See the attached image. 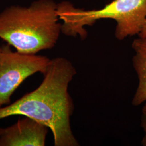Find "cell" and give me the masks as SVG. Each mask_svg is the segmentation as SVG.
Segmentation results:
<instances>
[{"label": "cell", "instance_id": "6da1fadb", "mask_svg": "<svg viewBox=\"0 0 146 146\" xmlns=\"http://www.w3.org/2000/svg\"><path fill=\"white\" fill-rule=\"evenodd\" d=\"M76 73L68 59L51 60L42 83L13 104L0 108V120L14 115L28 117L51 130L54 146H79L71 128L74 105L68 92Z\"/></svg>", "mask_w": 146, "mask_h": 146}, {"label": "cell", "instance_id": "7a4b0ae2", "mask_svg": "<svg viewBox=\"0 0 146 146\" xmlns=\"http://www.w3.org/2000/svg\"><path fill=\"white\" fill-rule=\"evenodd\" d=\"M57 7L54 0H36L6 8L0 13V38L24 54L52 49L62 33Z\"/></svg>", "mask_w": 146, "mask_h": 146}, {"label": "cell", "instance_id": "3957f363", "mask_svg": "<svg viewBox=\"0 0 146 146\" xmlns=\"http://www.w3.org/2000/svg\"><path fill=\"white\" fill-rule=\"evenodd\" d=\"M57 12L61 23V32L70 37L85 39V27L92 26L102 19L116 22L115 36L118 40L139 35L146 21V0H113L104 8L86 10L76 8L68 1L58 3Z\"/></svg>", "mask_w": 146, "mask_h": 146}, {"label": "cell", "instance_id": "277c9868", "mask_svg": "<svg viewBox=\"0 0 146 146\" xmlns=\"http://www.w3.org/2000/svg\"><path fill=\"white\" fill-rule=\"evenodd\" d=\"M51 60L45 56L13 52L8 44L0 50V108L10 104L11 95L25 80L46 72Z\"/></svg>", "mask_w": 146, "mask_h": 146}, {"label": "cell", "instance_id": "5b68a950", "mask_svg": "<svg viewBox=\"0 0 146 146\" xmlns=\"http://www.w3.org/2000/svg\"><path fill=\"white\" fill-rule=\"evenodd\" d=\"M49 128L28 117L0 128V146H44Z\"/></svg>", "mask_w": 146, "mask_h": 146}, {"label": "cell", "instance_id": "8992f818", "mask_svg": "<svg viewBox=\"0 0 146 146\" xmlns=\"http://www.w3.org/2000/svg\"><path fill=\"white\" fill-rule=\"evenodd\" d=\"M131 47L134 52L133 66L138 78V85L132 99V104L138 106L146 101V37L136 38Z\"/></svg>", "mask_w": 146, "mask_h": 146}, {"label": "cell", "instance_id": "52a82bcc", "mask_svg": "<svg viewBox=\"0 0 146 146\" xmlns=\"http://www.w3.org/2000/svg\"><path fill=\"white\" fill-rule=\"evenodd\" d=\"M142 109L141 127L144 132V135L141 141L142 146H146V101Z\"/></svg>", "mask_w": 146, "mask_h": 146}, {"label": "cell", "instance_id": "ba28073f", "mask_svg": "<svg viewBox=\"0 0 146 146\" xmlns=\"http://www.w3.org/2000/svg\"><path fill=\"white\" fill-rule=\"evenodd\" d=\"M138 36L141 37H146V21L141 30V32L138 35Z\"/></svg>", "mask_w": 146, "mask_h": 146}, {"label": "cell", "instance_id": "9c48e42d", "mask_svg": "<svg viewBox=\"0 0 146 146\" xmlns=\"http://www.w3.org/2000/svg\"><path fill=\"white\" fill-rule=\"evenodd\" d=\"M1 47H0V50H1Z\"/></svg>", "mask_w": 146, "mask_h": 146}]
</instances>
